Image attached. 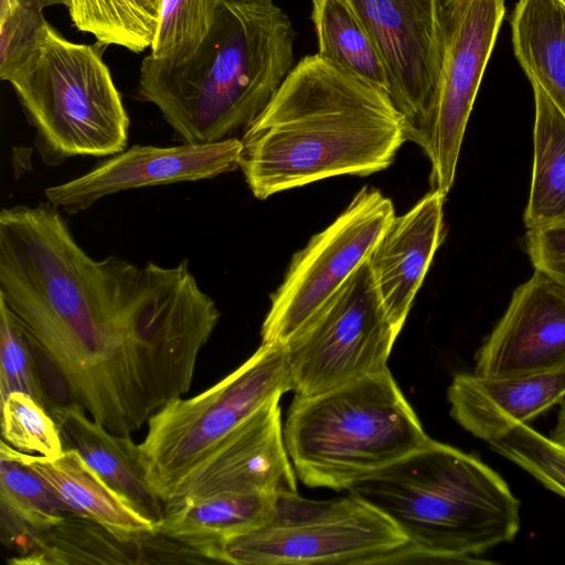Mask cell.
<instances>
[{"label": "cell", "instance_id": "6da1fadb", "mask_svg": "<svg viewBox=\"0 0 565 565\" xmlns=\"http://www.w3.org/2000/svg\"><path fill=\"white\" fill-rule=\"evenodd\" d=\"M0 300L66 385L121 379L137 351L105 262L75 241L49 201L0 212Z\"/></svg>", "mask_w": 565, "mask_h": 565}, {"label": "cell", "instance_id": "7a4b0ae2", "mask_svg": "<svg viewBox=\"0 0 565 565\" xmlns=\"http://www.w3.org/2000/svg\"><path fill=\"white\" fill-rule=\"evenodd\" d=\"M239 140L238 168L265 200L327 178L384 170L407 134L386 90L317 53L299 60Z\"/></svg>", "mask_w": 565, "mask_h": 565}, {"label": "cell", "instance_id": "3957f363", "mask_svg": "<svg viewBox=\"0 0 565 565\" xmlns=\"http://www.w3.org/2000/svg\"><path fill=\"white\" fill-rule=\"evenodd\" d=\"M296 32L273 0H218L210 32L180 63L148 55L138 95L179 143L233 138L262 113L294 67Z\"/></svg>", "mask_w": 565, "mask_h": 565}, {"label": "cell", "instance_id": "277c9868", "mask_svg": "<svg viewBox=\"0 0 565 565\" xmlns=\"http://www.w3.org/2000/svg\"><path fill=\"white\" fill-rule=\"evenodd\" d=\"M348 491L394 522L409 545L451 564H493L477 556L512 542L521 525V502L497 471L431 438Z\"/></svg>", "mask_w": 565, "mask_h": 565}, {"label": "cell", "instance_id": "5b68a950", "mask_svg": "<svg viewBox=\"0 0 565 565\" xmlns=\"http://www.w3.org/2000/svg\"><path fill=\"white\" fill-rule=\"evenodd\" d=\"M282 430L297 478L337 491L430 439L388 369L315 396H295Z\"/></svg>", "mask_w": 565, "mask_h": 565}, {"label": "cell", "instance_id": "8992f818", "mask_svg": "<svg viewBox=\"0 0 565 565\" xmlns=\"http://www.w3.org/2000/svg\"><path fill=\"white\" fill-rule=\"evenodd\" d=\"M104 49L98 42H70L47 23L39 43L4 78L35 130L44 164L126 149L129 117L103 61Z\"/></svg>", "mask_w": 565, "mask_h": 565}, {"label": "cell", "instance_id": "52a82bcc", "mask_svg": "<svg viewBox=\"0 0 565 565\" xmlns=\"http://www.w3.org/2000/svg\"><path fill=\"white\" fill-rule=\"evenodd\" d=\"M291 391L287 347H260L203 393L177 397L149 420L139 448L148 481L164 502L215 449L267 403Z\"/></svg>", "mask_w": 565, "mask_h": 565}, {"label": "cell", "instance_id": "ba28073f", "mask_svg": "<svg viewBox=\"0 0 565 565\" xmlns=\"http://www.w3.org/2000/svg\"><path fill=\"white\" fill-rule=\"evenodd\" d=\"M407 543L386 515L349 493L310 500L278 493L266 524L218 545L213 562L237 565L374 564Z\"/></svg>", "mask_w": 565, "mask_h": 565}, {"label": "cell", "instance_id": "9c48e42d", "mask_svg": "<svg viewBox=\"0 0 565 565\" xmlns=\"http://www.w3.org/2000/svg\"><path fill=\"white\" fill-rule=\"evenodd\" d=\"M397 335L366 259L286 344L291 391L310 397L387 369Z\"/></svg>", "mask_w": 565, "mask_h": 565}, {"label": "cell", "instance_id": "30bf717a", "mask_svg": "<svg viewBox=\"0 0 565 565\" xmlns=\"http://www.w3.org/2000/svg\"><path fill=\"white\" fill-rule=\"evenodd\" d=\"M395 216L392 201L363 186L345 210L297 252L271 295L262 343L286 345L366 260Z\"/></svg>", "mask_w": 565, "mask_h": 565}, {"label": "cell", "instance_id": "8fae6325", "mask_svg": "<svg viewBox=\"0 0 565 565\" xmlns=\"http://www.w3.org/2000/svg\"><path fill=\"white\" fill-rule=\"evenodd\" d=\"M505 15L504 0H444L443 57L423 150L430 186L447 195L479 86Z\"/></svg>", "mask_w": 565, "mask_h": 565}, {"label": "cell", "instance_id": "7c38bea8", "mask_svg": "<svg viewBox=\"0 0 565 565\" xmlns=\"http://www.w3.org/2000/svg\"><path fill=\"white\" fill-rule=\"evenodd\" d=\"M387 68L407 140L423 147L438 84L444 0H349Z\"/></svg>", "mask_w": 565, "mask_h": 565}, {"label": "cell", "instance_id": "4fadbf2b", "mask_svg": "<svg viewBox=\"0 0 565 565\" xmlns=\"http://www.w3.org/2000/svg\"><path fill=\"white\" fill-rule=\"evenodd\" d=\"M239 151L241 140L235 137L204 145H135L81 177L46 188L44 194L61 212L74 215L121 191L207 180L234 171Z\"/></svg>", "mask_w": 565, "mask_h": 565}, {"label": "cell", "instance_id": "5bb4252c", "mask_svg": "<svg viewBox=\"0 0 565 565\" xmlns=\"http://www.w3.org/2000/svg\"><path fill=\"white\" fill-rule=\"evenodd\" d=\"M475 372L512 377L565 367V286L535 269L476 354Z\"/></svg>", "mask_w": 565, "mask_h": 565}, {"label": "cell", "instance_id": "9a60e30c", "mask_svg": "<svg viewBox=\"0 0 565 565\" xmlns=\"http://www.w3.org/2000/svg\"><path fill=\"white\" fill-rule=\"evenodd\" d=\"M279 401L280 397L271 399L226 438L172 500L297 492V476L284 440Z\"/></svg>", "mask_w": 565, "mask_h": 565}, {"label": "cell", "instance_id": "2e32d148", "mask_svg": "<svg viewBox=\"0 0 565 565\" xmlns=\"http://www.w3.org/2000/svg\"><path fill=\"white\" fill-rule=\"evenodd\" d=\"M446 195L431 190L394 216L367 262L392 326L399 334L443 237Z\"/></svg>", "mask_w": 565, "mask_h": 565}, {"label": "cell", "instance_id": "e0dca14e", "mask_svg": "<svg viewBox=\"0 0 565 565\" xmlns=\"http://www.w3.org/2000/svg\"><path fill=\"white\" fill-rule=\"evenodd\" d=\"M447 398L451 417L487 441L537 417L565 398V367L522 376H454Z\"/></svg>", "mask_w": 565, "mask_h": 565}, {"label": "cell", "instance_id": "ac0fdd59", "mask_svg": "<svg viewBox=\"0 0 565 565\" xmlns=\"http://www.w3.org/2000/svg\"><path fill=\"white\" fill-rule=\"evenodd\" d=\"M85 412L76 403L57 405L49 412L58 428L64 450H76L157 527L164 515V502L148 481L139 444H135L130 435L109 431Z\"/></svg>", "mask_w": 565, "mask_h": 565}, {"label": "cell", "instance_id": "d6986e66", "mask_svg": "<svg viewBox=\"0 0 565 565\" xmlns=\"http://www.w3.org/2000/svg\"><path fill=\"white\" fill-rule=\"evenodd\" d=\"M21 565L148 564L157 562V533L128 535L72 514L40 532L26 533L10 545Z\"/></svg>", "mask_w": 565, "mask_h": 565}, {"label": "cell", "instance_id": "ffe728a7", "mask_svg": "<svg viewBox=\"0 0 565 565\" xmlns=\"http://www.w3.org/2000/svg\"><path fill=\"white\" fill-rule=\"evenodd\" d=\"M21 457L74 514L128 535L156 533V525L76 450L56 458L21 451Z\"/></svg>", "mask_w": 565, "mask_h": 565}, {"label": "cell", "instance_id": "44dd1931", "mask_svg": "<svg viewBox=\"0 0 565 565\" xmlns=\"http://www.w3.org/2000/svg\"><path fill=\"white\" fill-rule=\"evenodd\" d=\"M274 493L228 494L164 503L156 532L193 548L213 562L214 550L225 541L263 526L270 519Z\"/></svg>", "mask_w": 565, "mask_h": 565}, {"label": "cell", "instance_id": "7402d4cb", "mask_svg": "<svg viewBox=\"0 0 565 565\" xmlns=\"http://www.w3.org/2000/svg\"><path fill=\"white\" fill-rule=\"evenodd\" d=\"M510 23L520 66L565 117V0H519Z\"/></svg>", "mask_w": 565, "mask_h": 565}, {"label": "cell", "instance_id": "603a6c76", "mask_svg": "<svg viewBox=\"0 0 565 565\" xmlns=\"http://www.w3.org/2000/svg\"><path fill=\"white\" fill-rule=\"evenodd\" d=\"M534 157L524 225L534 230L565 221V117L535 83Z\"/></svg>", "mask_w": 565, "mask_h": 565}, {"label": "cell", "instance_id": "cb8c5ba5", "mask_svg": "<svg viewBox=\"0 0 565 565\" xmlns=\"http://www.w3.org/2000/svg\"><path fill=\"white\" fill-rule=\"evenodd\" d=\"M1 539L43 531L74 514L4 440L0 446Z\"/></svg>", "mask_w": 565, "mask_h": 565}, {"label": "cell", "instance_id": "d4e9b609", "mask_svg": "<svg viewBox=\"0 0 565 565\" xmlns=\"http://www.w3.org/2000/svg\"><path fill=\"white\" fill-rule=\"evenodd\" d=\"M318 54L390 94L384 60L349 0H312Z\"/></svg>", "mask_w": 565, "mask_h": 565}, {"label": "cell", "instance_id": "484cf974", "mask_svg": "<svg viewBox=\"0 0 565 565\" xmlns=\"http://www.w3.org/2000/svg\"><path fill=\"white\" fill-rule=\"evenodd\" d=\"M68 11L76 29L99 44L135 53L151 47L159 18L158 0H71Z\"/></svg>", "mask_w": 565, "mask_h": 565}, {"label": "cell", "instance_id": "4316f807", "mask_svg": "<svg viewBox=\"0 0 565 565\" xmlns=\"http://www.w3.org/2000/svg\"><path fill=\"white\" fill-rule=\"evenodd\" d=\"M0 364L1 399L11 392H23L50 411L52 403L45 364L22 323L2 300Z\"/></svg>", "mask_w": 565, "mask_h": 565}, {"label": "cell", "instance_id": "83f0119b", "mask_svg": "<svg viewBox=\"0 0 565 565\" xmlns=\"http://www.w3.org/2000/svg\"><path fill=\"white\" fill-rule=\"evenodd\" d=\"M159 18L151 53L156 60H188L206 38L218 0H158Z\"/></svg>", "mask_w": 565, "mask_h": 565}, {"label": "cell", "instance_id": "f1b7e54d", "mask_svg": "<svg viewBox=\"0 0 565 565\" xmlns=\"http://www.w3.org/2000/svg\"><path fill=\"white\" fill-rule=\"evenodd\" d=\"M2 440L30 455L56 458L64 451L51 414L31 395L11 392L1 399Z\"/></svg>", "mask_w": 565, "mask_h": 565}, {"label": "cell", "instance_id": "f546056e", "mask_svg": "<svg viewBox=\"0 0 565 565\" xmlns=\"http://www.w3.org/2000/svg\"><path fill=\"white\" fill-rule=\"evenodd\" d=\"M545 488L565 498V450L527 424L516 425L489 443Z\"/></svg>", "mask_w": 565, "mask_h": 565}, {"label": "cell", "instance_id": "4dcf8cb0", "mask_svg": "<svg viewBox=\"0 0 565 565\" xmlns=\"http://www.w3.org/2000/svg\"><path fill=\"white\" fill-rule=\"evenodd\" d=\"M47 22L42 11L18 7L0 14V78H4L41 40Z\"/></svg>", "mask_w": 565, "mask_h": 565}, {"label": "cell", "instance_id": "1f68e13d", "mask_svg": "<svg viewBox=\"0 0 565 565\" xmlns=\"http://www.w3.org/2000/svg\"><path fill=\"white\" fill-rule=\"evenodd\" d=\"M525 248L535 269L565 286V221L527 230Z\"/></svg>", "mask_w": 565, "mask_h": 565}, {"label": "cell", "instance_id": "d6a6232c", "mask_svg": "<svg viewBox=\"0 0 565 565\" xmlns=\"http://www.w3.org/2000/svg\"><path fill=\"white\" fill-rule=\"evenodd\" d=\"M63 4L70 7L71 0H0V14L9 12L18 7L43 10L46 7Z\"/></svg>", "mask_w": 565, "mask_h": 565}, {"label": "cell", "instance_id": "836d02e7", "mask_svg": "<svg viewBox=\"0 0 565 565\" xmlns=\"http://www.w3.org/2000/svg\"><path fill=\"white\" fill-rule=\"evenodd\" d=\"M548 438L565 450V398L561 402L555 426Z\"/></svg>", "mask_w": 565, "mask_h": 565}, {"label": "cell", "instance_id": "e575fe53", "mask_svg": "<svg viewBox=\"0 0 565 565\" xmlns=\"http://www.w3.org/2000/svg\"><path fill=\"white\" fill-rule=\"evenodd\" d=\"M242 1H255V0H242Z\"/></svg>", "mask_w": 565, "mask_h": 565}]
</instances>
